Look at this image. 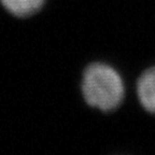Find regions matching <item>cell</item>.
Segmentation results:
<instances>
[{"mask_svg":"<svg viewBox=\"0 0 155 155\" xmlns=\"http://www.w3.org/2000/svg\"><path fill=\"white\" fill-rule=\"evenodd\" d=\"M136 94L143 109L155 115V66L144 69L137 78Z\"/></svg>","mask_w":155,"mask_h":155,"instance_id":"2","label":"cell"},{"mask_svg":"<svg viewBox=\"0 0 155 155\" xmlns=\"http://www.w3.org/2000/svg\"><path fill=\"white\" fill-rule=\"evenodd\" d=\"M125 95V81L112 66L97 61L84 69L81 79V96L86 106L109 113L123 104Z\"/></svg>","mask_w":155,"mask_h":155,"instance_id":"1","label":"cell"},{"mask_svg":"<svg viewBox=\"0 0 155 155\" xmlns=\"http://www.w3.org/2000/svg\"><path fill=\"white\" fill-rule=\"evenodd\" d=\"M45 0H0L2 7L16 17H28L43 7Z\"/></svg>","mask_w":155,"mask_h":155,"instance_id":"3","label":"cell"}]
</instances>
